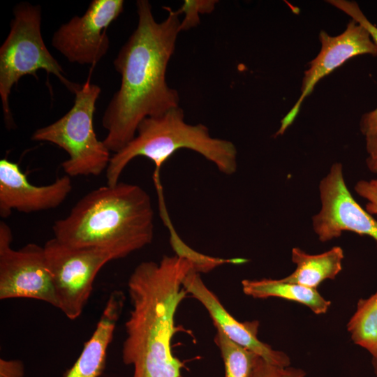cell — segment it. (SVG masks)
Instances as JSON below:
<instances>
[{"mask_svg": "<svg viewBox=\"0 0 377 377\" xmlns=\"http://www.w3.org/2000/svg\"><path fill=\"white\" fill-rule=\"evenodd\" d=\"M163 8L168 17L158 22L147 0L136 1L137 27L114 60L121 85L102 118L108 131L103 142L110 151L116 153L132 140L145 118L179 106L178 91L168 84L166 71L181 21L177 11Z\"/></svg>", "mask_w": 377, "mask_h": 377, "instance_id": "obj_1", "label": "cell"}, {"mask_svg": "<svg viewBox=\"0 0 377 377\" xmlns=\"http://www.w3.org/2000/svg\"><path fill=\"white\" fill-rule=\"evenodd\" d=\"M192 269L191 260L175 254L143 261L131 273L122 360L133 366V377H180L183 363L173 355L171 342L177 309L188 294L183 281Z\"/></svg>", "mask_w": 377, "mask_h": 377, "instance_id": "obj_2", "label": "cell"}, {"mask_svg": "<svg viewBox=\"0 0 377 377\" xmlns=\"http://www.w3.org/2000/svg\"><path fill=\"white\" fill-rule=\"evenodd\" d=\"M154 219L149 193L137 184L119 182L87 193L54 223L52 231L66 245L108 249L119 259L151 244Z\"/></svg>", "mask_w": 377, "mask_h": 377, "instance_id": "obj_3", "label": "cell"}, {"mask_svg": "<svg viewBox=\"0 0 377 377\" xmlns=\"http://www.w3.org/2000/svg\"><path fill=\"white\" fill-rule=\"evenodd\" d=\"M183 149L200 154L226 175H231L237 170V151L235 145L212 137L202 124L186 123L184 110L178 106L140 122L135 138L111 156L106 170L107 184H117L125 168L138 156L147 158L154 163V179H160L163 163Z\"/></svg>", "mask_w": 377, "mask_h": 377, "instance_id": "obj_4", "label": "cell"}, {"mask_svg": "<svg viewBox=\"0 0 377 377\" xmlns=\"http://www.w3.org/2000/svg\"><path fill=\"white\" fill-rule=\"evenodd\" d=\"M44 70L53 74L74 93L81 85L68 80L59 63L51 54L41 35V8L23 2L13 8L10 32L0 47V96L4 121L8 128L14 121L9 105L13 87L27 75L37 77Z\"/></svg>", "mask_w": 377, "mask_h": 377, "instance_id": "obj_5", "label": "cell"}, {"mask_svg": "<svg viewBox=\"0 0 377 377\" xmlns=\"http://www.w3.org/2000/svg\"><path fill=\"white\" fill-rule=\"evenodd\" d=\"M100 94L101 88L89 77L75 92L70 110L31 135L33 140L52 143L67 152L68 158L61 167L70 177L98 176L109 165L110 151L97 138L94 128V114Z\"/></svg>", "mask_w": 377, "mask_h": 377, "instance_id": "obj_6", "label": "cell"}, {"mask_svg": "<svg viewBox=\"0 0 377 377\" xmlns=\"http://www.w3.org/2000/svg\"><path fill=\"white\" fill-rule=\"evenodd\" d=\"M58 300V309L70 320L82 313L95 278L108 262L118 259L112 251L66 245L53 237L43 246Z\"/></svg>", "mask_w": 377, "mask_h": 377, "instance_id": "obj_7", "label": "cell"}, {"mask_svg": "<svg viewBox=\"0 0 377 377\" xmlns=\"http://www.w3.org/2000/svg\"><path fill=\"white\" fill-rule=\"evenodd\" d=\"M12 231L0 222V300L29 298L58 309V300L43 246L11 247Z\"/></svg>", "mask_w": 377, "mask_h": 377, "instance_id": "obj_8", "label": "cell"}, {"mask_svg": "<svg viewBox=\"0 0 377 377\" xmlns=\"http://www.w3.org/2000/svg\"><path fill=\"white\" fill-rule=\"evenodd\" d=\"M123 0H93L81 17L74 16L54 33L52 45L71 63L95 65L107 53V29L123 12Z\"/></svg>", "mask_w": 377, "mask_h": 377, "instance_id": "obj_9", "label": "cell"}, {"mask_svg": "<svg viewBox=\"0 0 377 377\" xmlns=\"http://www.w3.org/2000/svg\"><path fill=\"white\" fill-rule=\"evenodd\" d=\"M321 208L312 217L320 242L339 237L343 231L368 235L377 241V221L353 198L345 182L343 166L334 163L319 184Z\"/></svg>", "mask_w": 377, "mask_h": 377, "instance_id": "obj_10", "label": "cell"}, {"mask_svg": "<svg viewBox=\"0 0 377 377\" xmlns=\"http://www.w3.org/2000/svg\"><path fill=\"white\" fill-rule=\"evenodd\" d=\"M321 49L309 63L302 79L301 95L290 112L282 119L276 135H282L296 118L304 99L313 90L315 85L349 59L360 54L377 56V45L362 25L352 20L345 31L331 36L325 31L319 34Z\"/></svg>", "mask_w": 377, "mask_h": 377, "instance_id": "obj_11", "label": "cell"}, {"mask_svg": "<svg viewBox=\"0 0 377 377\" xmlns=\"http://www.w3.org/2000/svg\"><path fill=\"white\" fill-rule=\"evenodd\" d=\"M71 177L64 175L47 185L30 183L19 165L0 160V216L6 218L13 210L31 213L59 207L72 190Z\"/></svg>", "mask_w": 377, "mask_h": 377, "instance_id": "obj_12", "label": "cell"}, {"mask_svg": "<svg viewBox=\"0 0 377 377\" xmlns=\"http://www.w3.org/2000/svg\"><path fill=\"white\" fill-rule=\"evenodd\" d=\"M183 287L207 309L215 327L220 328L233 342L253 352L270 364L281 367L290 366V360L288 355L274 350L258 339L259 322L241 323L236 320L206 286L200 273L195 269L191 270L183 281Z\"/></svg>", "mask_w": 377, "mask_h": 377, "instance_id": "obj_13", "label": "cell"}, {"mask_svg": "<svg viewBox=\"0 0 377 377\" xmlns=\"http://www.w3.org/2000/svg\"><path fill=\"white\" fill-rule=\"evenodd\" d=\"M124 300V294L121 290H116L110 293L93 334L64 377L101 376L105 369L108 349L122 312Z\"/></svg>", "mask_w": 377, "mask_h": 377, "instance_id": "obj_14", "label": "cell"}, {"mask_svg": "<svg viewBox=\"0 0 377 377\" xmlns=\"http://www.w3.org/2000/svg\"><path fill=\"white\" fill-rule=\"evenodd\" d=\"M343 258V251L340 246H334L316 255L309 254L295 247L292 250L291 259L296 268L282 279L288 283L317 289L325 280L335 279L341 271Z\"/></svg>", "mask_w": 377, "mask_h": 377, "instance_id": "obj_15", "label": "cell"}, {"mask_svg": "<svg viewBox=\"0 0 377 377\" xmlns=\"http://www.w3.org/2000/svg\"><path fill=\"white\" fill-rule=\"evenodd\" d=\"M242 286L244 293L253 298H282L302 304L316 314L326 313L331 304L317 289L288 283L282 279H244Z\"/></svg>", "mask_w": 377, "mask_h": 377, "instance_id": "obj_16", "label": "cell"}, {"mask_svg": "<svg viewBox=\"0 0 377 377\" xmlns=\"http://www.w3.org/2000/svg\"><path fill=\"white\" fill-rule=\"evenodd\" d=\"M354 343L372 356L377 355V291L367 299H361L347 324Z\"/></svg>", "mask_w": 377, "mask_h": 377, "instance_id": "obj_17", "label": "cell"}, {"mask_svg": "<svg viewBox=\"0 0 377 377\" xmlns=\"http://www.w3.org/2000/svg\"><path fill=\"white\" fill-rule=\"evenodd\" d=\"M216 328L214 340L223 360L225 377H250L258 355L235 343L220 328Z\"/></svg>", "mask_w": 377, "mask_h": 377, "instance_id": "obj_18", "label": "cell"}, {"mask_svg": "<svg viewBox=\"0 0 377 377\" xmlns=\"http://www.w3.org/2000/svg\"><path fill=\"white\" fill-rule=\"evenodd\" d=\"M216 0H185L177 13L184 14L180 22V31H187L200 24V15L209 14L218 3Z\"/></svg>", "mask_w": 377, "mask_h": 377, "instance_id": "obj_19", "label": "cell"}, {"mask_svg": "<svg viewBox=\"0 0 377 377\" xmlns=\"http://www.w3.org/2000/svg\"><path fill=\"white\" fill-rule=\"evenodd\" d=\"M360 130L366 140L367 166L371 172L377 173V118L364 114L360 120Z\"/></svg>", "mask_w": 377, "mask_h": 377, "instance_id": "obj_20", "label": "cell"}, {"mask_svg": "<svg viewBox=\"0 0 377 377\" xmlns=\"http://www.w3.org/2000/svg\"><path fill=\"white\" fill-rule=\"evenodd\" d=\"M327 2L342 10L351 17L352 20L364 27L377 45V27L366 17L356 2L346 0H329ZM371 112L377 116V108Z\"/></svg>", "mask_w": 377, "mask_h": 377, "instance_id": "obj_21", "label": "cell"}, {"mask_svg": "<svg viewBox=\"0 0 377 377\" xmlns=\"http://www.w3.org/2000/svg\"><path fill=\"white\" fill-rule=\"evenodd\" d=\"M304 370L274 365L257 356L250 377H305Z\"/></svg>", "mask_w": 377, "mask_h": 377, "instance_id": "obj_22", "label": "cell"}, {"mask_svg": "<svg viewBox=\"0 0 377 377\" xmlns=\"http://www.w3.org/2000/svg\"><path fill=\"white\" fill-rule=\"evenodd\" d=\"M355 191L367 202L365 208L370 214H377V178L371 180H360L355 186Z\"/></svg>", "mask_w": 377, "mask_h": 377, "instance_id": "obj_23", "label": "cell"}, {"mask_svg": "<svg viewBox=\"0 0 377 377\" xmlns=\"http://www.w3.org/2000/svg\"><path fill=\"white\" fill-rule=\"evenodd\" d=\"M24 367L18 360L0 359V377H24Z\"/></svg>", "mask_w": 377, "mask_h": 377, "instance_id": "obj_24", "label": "cell"}, {"mask_svg": "<svg viewBox=\"0 0 377 377\" xmlns=\"http://www.w3.org/2000/svg\"><path fill=\"white\" fill-rule=\"evenodd\" d=\"M372 365L376 377H377V355L372 356Z\"/></svg>", "mask_w": 377, "mask_h": 377, "instance_id": "obj_25", "label": "cell"}]
</instances>
